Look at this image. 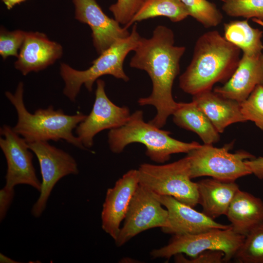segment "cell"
Masks as SVG:
<instances>
[{
	"label": "cell",
	"mask_w": 263,
	"mask_h": 263,
	"mask_svg": "<svg viewBox=\"0 0 263 263\" xmlns=\"http://www.w3.org/2000/svg\"><path fill=\"white\" fill-rule=\"evenodd\" d=\"M28 145L38 158L42 176L40 195L31 209L32 215L39 218L45 210L51 193L58 181L67 175L78 174L79 170L76 161L71 155L50 145L48 141H37Z\"/></svg>",
	"instance_id": "9c48e42d"
},
{
	"label": "cell",
	"mask_w": 263,
	"mask_h": 263,
	"mask_svg": "<svg viewBox=\"0 0 263 263\" xmlns=\"http://www.w3.org/2000/svg\"><path fill=\"white\" fill-rule=\"evenodd\" d=\"M245 236L236 233L231 227L227 229H213L194 234L173 235L169 243L150 252L154 258L169 259L180 253H185L191 258L208 250L223 251L225 262L233 258Z\"/></svg>",
	"instance_id": "ba28073f"
},
{
	"label": "cell",
	"mask_w": 263,
	"mask_h": 263,
	"mask_svg": "<svg viewBox=\"0 0 263 263\" xmlns=\"http://www.w3.org/2000/svg\"><path fill=\"white\" fill-rule=\"evenodd\" d=\"M139 184L159 196H170L194 207L199 204L197 183L191 181L187 156L171 163L140 165Z\"/></svg>",
	"instance_id": "8992f818"
},
{
	"label": "cell",
	"mask_w": 263,
	"mask_h": 263,
	"mask_svg": "<svg viewBox=\"0 0 263 263\" xmlns=\"http://www.w3.org/2000/svg\"><path fill=\"white\" fill-rule=\"evenodd\" d=\"M15 196L14 188L4 186L0 190V221L5 218Z\"/></svg>",
	"instance_id": "4dcf8cb0"
},
{
	"label": "cell",
	"mask_w": 263,
	"mask_h": 263,
	"mask_svg": "<svg viewBox=\"0 0 263 263\" xmlns=\"http://www.w3.org/2000/svg\"><path fill=\"white\" fill-rule=\"evenodd\" d=\"M26 33L20 30L8 31L2 27L0 28V55L3 59L10 56L18 57Z\"/></svg>",
	"instance_id": "83f0119b"
},
{
	"label": "cell",
	"mask_w": 263,
	"mask_h": 263,
	"mask_svg": "<svg viewBox=\"0 0 263 263\" xmlns=\"http://www.w3.org/2000/svg\"><path fill=\"white\" fill-rule=\"evenodd\" d=\"M234 258L238 263H263V226L245 237Z\"/></svg>",
	"instance_id": "d4e9b609"
},
{
	"label": "cell",
	"mask_w": 263,
	"mask_h": 263,
	"mask_svg": "<svg viewBox=\"0 0 263 263\" xmlns=\"http://www.w3.org/2000/svg\"><path fill=\"white\" fill-rule=\"evenodd\" d=\"M139 184L138 169H131L107 190L101 211V226L114 241Z\"/></svg>",
	"instance_id": "4fadbf2b"
},
{
	"label": "cell",
	"mask_w": 263,
	"mask_h": 263,
	"mask_svg": "<svg viewBox=\"0 0 263 263\" xmlns=\"http://www.w3.org/2000/svg\"><path fill=\"white\" fill-rule=\"evenodd\" d=\"M176 263H225L224 253L220 250L205 251L191 259L186 258L182 253L174 255Z\"/></svg>",
	"instance_id": "f546056e"
},
{
	"label": "cell",
	"mask_w": 263,
	"mask_h": 263,
	"mask_svg": "<svg viewBox=\"0 0 263 263\" xmlns=\"http://www.w3.org/2000/svg\"><path fill=\"white\" fill-rule=\"evenodd\" d=\"M224 30L225 38L242 50L243 54L255 56L263 53V32L251 26L248 19L224 23Z\"/></svg>",
	"instance_id": "7402d4cb"
},
{
	"label": "cell",
	"mask_w": 263,
	"mask_h": 263,
	"mask_svg": "<svg viewBox=\"0 0 263 263\" xmlns=\"http://www.w3.org/2000/svg\"><path fill=\"white\" fill-rule=\"evenodd\" d=\"M244 162L251 174H253L260 180L263 179V156L245 160Z\"/></svg>",
	"instance_id": "1f68e13d"
},
{
	"label": "cell",
	"mask_w": 263,
	"mask_h": 263,
	"mask_svg": "<svg viewBox=\"0 0 263 263\" xmlns=\"http://www.w3.org/2000/svg\"><path fill=\"white\" fill-rule=\"evenodd\" d=\"M0 148L7 163L4 186L14 188L27 185L40 192L41 182L36 175L33 154L27 142L8 125L0 128Z\"/></svg>",
	"instance_id": "8fae6325"
},
{
	"label": "cell",
	"mask_w": 263,
	"mask_h": 263,
	"mask_svg": "<svg viewBox=\"0 0 263 263\" xmlns=\"http://www.w3.org/2000/svg\"><path fill=\"white\" fill-rule=\"evenodd\" d=\"M141 38L135 23L128 37L118 40L102 52L87 69L77 70L61 63L59 70L65 84L63 94L71 101L75 102L82 85L91 92L94 82L104 75L128 81L129 77L123 69L124 61L127 55L134 50Z\"/></svg>",
	"instance_id": "5b68a950"
},
{
	"label": "cell",
	"mask_w": 263,
	"mask_h": 263,
	"mask_svg": "<svg viewBox=\"0 0 263 263\" xmlns=\"http://www.w3.org/2000/svg\"><path fill=\"white\" fill-rule=\"evenodd\" d=\"M172 115L176 125L196 133L205 144H213L219 141L220 133L193 101L179 102Z\"/></svg>",
	"instance_id": "44dd1931"
},
{
	"label": "cell",
	"mask_w": 263,
	"mask_h": 263,
	"mask_svg": "<svg viewBox=\"0 0 263 263\" xmlns=\"http://www.w3.org/2000/svg\"><path fill=\"white\" fill-rule=\"evenodd\" d=\"M0 263H19L11 258L6 256L2 253L0 254Z\"/></svg>",
	"instance_id": "836d02e7"
},
{
	"label": "cell",
	"mask_w": 263,
	"mask_h": 263,
	"mask_svg": "<svg viewBox=\"0 0 263 263\" xmlns=\"http://www.w3.org/2000/svg\"><path fill=\"white\" fill-rule=\"evenodd\" d=\"M232 144L216 148L212 144L201 145L187 153L191 179L210 176L225 182L235 181L251 174L244 161L255 156L245 151L229 152Z\"/></svg>",
	"instance_id": "52a82bcc"
},
{
	"label": "cell",
	"mask_w": 263,
	"mask_h": 263,
	"mask_svg": "<svg viewBox=\"0 0 263 263\" xmlns=\"http://www.w3.org/2000/svg\"><path fill=\"white\" fill-rule=\"evenodd\" d=\"M199 204L202 212L212 219L226 215L228 207L240 189L235 182H225L213 178L197 182Z\"/></svg>",
	"instance_id": "ffe728a7"
},
{
	"label": "cell",
	"mask_w": 263,
	"mask_h": 263,
	"mask_svg": "<svg viewBox=\"0 0 263 263\" xmlns=\"http://www.w3.org/2000/svg\"><path fill=\"white\" fill-rule=\"evenodd\" d=\"M169 131L146 122L143 112L137 110L131 114L124 125L110 130L108 142L111 150L115 153H121L130 144H142L146 148V155L158 163L168 161L173 154L188 153L201 145L196 141H181L171 137Z\"/></svg>",
	"instance_id": "277c9868"
},
{
	"label": "cell",
	"mask_w": 263,
	"mask_h": 263,
	"mask_svg": "<svg viewBox=\"0 0 263 263\" xmlns=\"http://www.w3.org/2000/svg\"><path fill=\"white\" fill-rule=\"evenodd\" d=\"M26 0H2L8 10L11 9L16 5L19 4Z\"/></svg>",
	"instance_id": "d6a6232c"
},
{
	"label": "cell",
	"mask_w": 263,
	"mask_h": 263,
	"mask_svg": "<svg viewBox=\"0 0 263 263\" xmlns=\"http://www.w3.org/2000/svg\"><path fill=\"white\" fill-rule=\"evenodd\" d=\"M75 18L87 24L92 30L93 43L101 54L118 40L128 37V29L121 27L114 19L107 16L96 0H72Z\"/></svg>",
	"instance_id": "5bb4252c"
},
{
	"label": "cell",
	"mask_w": 263,
	"mask_h": 263,
	"mask_svg": "<svg viewBox=\"0 0 263 263\" xmlns=\"http://www.w3.org/2000/svg\"><path fill=\"white\" fill-rule=\"evenodd\" d=\"M156 194L139 184L131 201L123 226L114 241L121 246L141 232L154 227H165L168 212Z\"/></svg>",
	"instance_id": "30bf717a"
},
{
	"label": "cell",
	"mask_w": 263,
	"mask_h": 263,
	"mask_svg": "<svg viewBox=\"0 0 263 263\" xmlns=\"http://www.w3.org/2000/svg\"><path fill=\"white\" fill-rule=\"evenodd\" d=\"M188 16V11L181 0H144L139 10L125 27L128 29L136 22L160 16L177 22Z\"/></svg>",
	"instance_id": "603a6c76"
},
{
	"label": "cell",
	"mask_w": 263,
	"mask_h": 263,
	"mask_svg": "<svg viewBox=\"0 0 263 263\" xmlns=\"http://www.w3.org/2000/svg\"><path fill=\"white\" fill-rule=\"evenodd\" d=\"M225 215L231 223L233 231L245 237L255 229L263 226V201L239 189Z\"/></svg>",
	"instance_id": "d6986e66"
},
{
	"label": "cell",
	"mask_w": 263,
	"mask_h": 263,
	"mask_svg": "<svg viewBox=\"0 0 263 263\" xmlns=\"http://www.w3.org/2000/svg\"><path fill=\"white\" fill-rule=\"evenodd\" d=\"M259 85H263V53L255 56L243 54L230 79L213 91L240 103Z\"/></svg>",
	"instance_id": "e0dca14e"
},
{
	"label": "cell",
	"mask_w": 263,
	"mask_h": 263,
	"mask_svg": "<svg viewBox=\"0 0 263 263\" xmlns=\"http://www.w3.org/2000/svg\"><path fill=\"white\" fill-rule=\"evenodd\" d=\"M156 196L168 212L167 225L161 228L165 233L173 235L194 234L231 227L230 225H225L215 222L203 212L197 211L172 196Z\"/></svg>",
	"instance_id": "9a60e30c"
},
{
	"label": "cell",
	"mask_w": 263,
	"mask_h": 263,
	"mask_svg": "<svg viewBox=\"0 0 263 263\" xmlns=\"http://www.w3.org/2000/svg\"><path fill=\"white\" fill-rule=\"evenodd\" d=\"M223 11L228 16L254 19L263 22V0H223Z\"/></svg>",
	"instance_id": "484cf974"
},
{
	"label": "cell",
	"mask_w": 263,
	"mask_h": 263,
	"mask_svg": "<svg viewBox=\"0 0 263 263\" xmlns=\"http://www.w3.org/2000/svg\"><path fill=\"white\" fill-rule=\"evenodd\" d=\"M240 52L218 31L205 33L197 40L192 60L179 77L180 88L193 95L211 90L217 82L225 84L238 67Z\"/></svg>",
	"instance_id": "7a4b0ae2"
},
{
	"label": "cell",
	"mask_w": 263,
	"mask_h": 263,
	"mask_svg": "<svg viewBox=\"0 0 263 263\" xmlns=\"http://www.w3.org/2000/svg\"><path fill=\"white\" fill-rule=\"evenodd\" d=\"M240 105L245 121L253 122L263 131V85L257 86Z\"/></svg>",
	"instance_id": "4316f807"
},
{
	"label": "cell",
	"mask_w": 263,
	"mask_h": 263,
	"mask_svg": "<svg viewBox=\"0 0 263 263\" xmlns=\"http://www.w3.org/2000/svg\"><path fill=\"white\" fill-rule=\"evenodd\" d=\"M96 81L95 97L92 110L75 129L76 136L86 150L93 147L94 138L98 133L122 126L131 114L127 107H119L109 98L106 94L104 81L98 79Z\"/></svg>",
	"instance_id": "7c38bea8"
},
{
	"label": "cell",
	"mask_w": 263,
	"mask_h": 263,
	"mask_svg": "<svg viewBox=\"0 0 263 263\" xmlns=\"http://www.w3.org/2000/svg\"><path fill=\"white\" fill-rule=\"evenodd\" d=\"M221 0L223 1V0Z\"/></svg>",
	"instance_id": "e575fe53"
},
{
	"label": "cell",
	"mask_w": 263,
	"mask_h": 263,
	"mask_svg": "<svg viewBox=\"0 0 263 263\" xmlns=\"http://www.w3.org/2000/svg\"><path fill=\"white\" fill-rule=\"evenodd\" d=\"M188 11L189 15L205 28L218 26L223 16L215 4L207 0H181Z\"/></svg>",
	"instance_id": "cb8c5ba5"
},
{
	"label": "cell",
	"mask_w": 263,
	"mask_h": 263,
	"mask_svg": "<svg viewBox=\"0 0 263 263\" xmlns=\"http://www.w3.org/2000/svg\"><path fill=\"white\" fill-rule=\"evenodd\" d=\"M62 53L61 45L50 40L45 34L26 32L14 66L23 75H26L52 65L61 57Z\"/></svg>",
	"instance_id": "2e32d148"
},
{
	"label": "cell",
	"mask_w": 263,
	"mask_h": 263,
	"mask_svg": "<svg viewBox=\"0 0 263 263\" xmlns=\"http://www.w3.org/2000/svg\"><path fill=\"white\" fill-rule=\"evenodd\" d=\"M186 48L174 45L172 30L158 25L150 38H141L130 62V67L146 71L152 84L151 94L138 100L139 105H152L156 114L149 123L159 128L166 124L178 102L172 94L174 81L180 72V61Z\"/></svg>",
	"instance_id": "6da1fadb"
},
{
	"label": "cell",
	"mask_w": 263,
	"mask_h": 263,
	"mask_svg": "<svg viewBox=\"0 0 263 263\" xmlns=\"http://www.w3.org/2000/svg\"><path fill=\"white\" fill-rule=\"evenodd\" d=\"M144 0H117L109 10L121 24L127 25L142 5Z\"/></svg>",
	"instance_id": "f1b7e54d"
},
{
	"label": "cell",
	"mask_w": 263,
	"mask_h": 263,
	"mask_svg": "<svg viewBox=\"0 0 263 263\" xmlns=\"http://www.w3.org/2000/svg\"><path fill=\"white\" fill-rule=\"evenodd\" d=\"M192 100L205 113L219 133L229 125L246 122L238 101L207 90L192 95Z\"/></svg>",
	"instance_id": "ac0fdd59"
},
{
	"label": "cell",
	"mask_w": 263,
	"mask_h": 263,
	"mask_svg": "<svg viewBox=\"0 0 263 263\" xmlns=\"http://www.w3.org/2000/svg\"><path fill=\"white\" fill-rule=\"evenodd\" d=\"M24 88L20 82L15 93H5V96L15 107L18 116L14 131L28 143L37 141H58L63 140L82 150H86L73 132L87 115L82 113L74 115L65 114L52 105L46 109L39 108L34 113H30L23 101Z\"/></svg>",
	"instance_id": "3957f363"
}]
</instances>
